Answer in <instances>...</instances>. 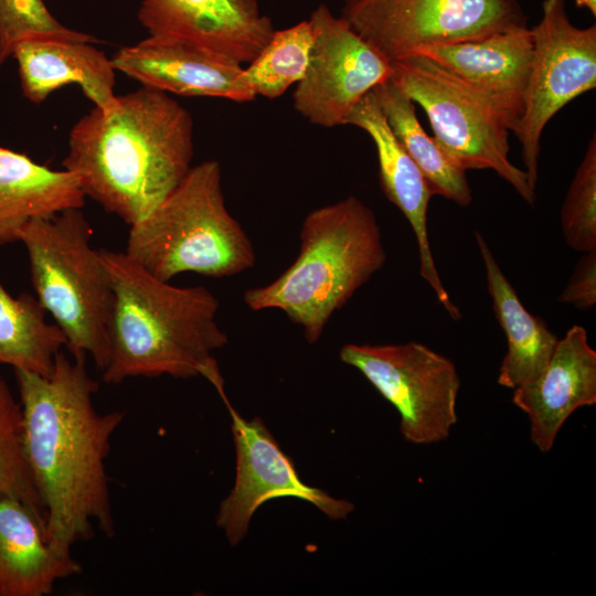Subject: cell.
<instances>
[{"instance_id": "2", "label": "cell", "mask_w": 596, "mask_h": 596, "mask_svg": "<svg viewBox=\"0 0 596 596\" xmlns=\"http://www.w3.org/2000/svg\"><path fill=\"white\" fill-rule=\"evenodd\" d=\"M117 97L114 111L93 107L73 126L62 163L85 196L130 226L191 169L194 125L190 111L162 91L141 85Z\"/></svg>"}, {"instance_id": "23", "label": "cell", "mask_w": 596, "mask_h": 596, "mask_svg": "<svg viewBox=\"0 0 596 596\" xmlns=\"http://www.w3.org/2000/svg\"><path fill=\"white\" fill-rule=\"evenodd\" d=\"M36 297L11 296L0 284V364L49 375L66 340L60 328L45 319Z\"/></svg>"}, {"instance_id": "26", "label": "cell", "mask_w": 596, "mask_h": 596, "mask_svg": "<svg viewBox=\"0 0 596 596\" xmlns=\"http://www.w3.org/2000/svg\"><path fill=\"white\" fill-rule=\"evenodd\" d=\"M567 245L579 253L596 249V136L590 138L561 209Z\"/></svg>"}, {"instance_id": "8", "label": "cell", "mask_w": 596, "mask_h": 596, "mask_svg": "<svg viewBox=\"0 0 596 596\" xmlns=\"http://www.w3.org/2000/svg\"><path fill=\"white\" fill-rule=\"evenodd\" d=\"M340 17L391 63L423 45L526 26L517 0H342Z\"/></svg>"}, {"instance_id": "11", "label": "cell", "mask_w": 596, "mask_h": 596, "mask_svg": "<svg viewBox=\"0 0 596 596\" xmlns=\"http://www.w3.org/2000/svg\"><path fill=\"white\" fill-rule=\"evenodd\" d=\"M316 36L304 78L296 84L294 107L313 125H344L356 104L391 78L392 63L374 50L327 4L310 14Z\"/></svg>"}, {"instance_id": "19", "label": "cell", "mask_w": 596, "mask_h": 596, "mask_svg": "<svg viewBox=\"0 0 596 596\" xmlns=\"http://www.w3.org/2000/svg\"><path fill=\"white\" fill-rule=\"evenodd\" d=\"M82 570L49 542L45 523L26 504L0 493V596H45Z\"/></svg>"}, {"instance_id": "9", "label": "cell", "mask_w": 596, "mask_h": 596, "mask_svg": "<svg viewBox=\"0 0 596 596\" xmlns=\"http://www.w3.org/2000/svg\"><path fill=\"white\" fill-rule=\"evenodd\" d=\"M340 360L358 369L397 411L401 433L415 445L443 441L457 422L460 377L451 360L409 341L344 344Z\"/></svg>"}, {"instance_id": "18", "label": "cell", "mask_w": 596, "mask_h": 596, "mask_svg": "<svg viewBox=\"0 0 596 596\" xmlns=\"http://www.w3.org/2000/svg\"><path fill=\"white\" fill-rule=\"evenodd\" d=\"M11 57L18 63L22 94L34 104L43 103L65 85L75 84L104 114L119 105L114 92L113 61L91 42L31 38L17 43Z\"/></svg>"}, {"instance_id": "7", "label": "cell", "mask_w": 596, "mask_h": 596, "mask_svg": "<svg viewBox=\"0 0 596 596\" xmlns=\"http://www.w3.org/2000/svg\"><path fill=\"white\" fill-rule=\"evenodd\" d=\"M391 81L426 113L434 139L458 168L490 169L529 204L535 190L524 170L509 159L510 127L471 88L423 55L392 62Z\"/></svg>"}, {"instance_id": "3", "label": "cell", "mask_w": 596, "mask_h": 596, "mask_svg": "<svg viewBox=\"0 0 596 596\" xmlns=\"http://www.w3.org/2000/svg\"><path fill=\"white\" fill-rule=\"evenodd\" d=\"M98 251L114 290L103 381L161 375L211 381L221 374L213 352L228 338L217 322V297L205 286L162 280L125 252Z\"/></svg>"}, {"instance_id": "1", "label": "cell", "mask_w": 596, "mask_h": 596, "mask_svg": "<svg viewBox=\"0 0 596 596\" xmlns=\"http://www.w3.org/2000/svg\"><path fill=\"white\" fill-rule=\"evenodd\" d=\"M14 373L25 456L45 509L49 542L71 552L94 536V525L111 538L115 520L105 461L125 414L97 412L93 395L98 383L85 356L70 360L60 351L49 375Z\"/></svg>"}, {"instance_id": "15", "label": "cell", "mask_w": 596, "mask_h": 596, "mask_svg": "<svg viewBox=\"0 0 596 596\" xmlns=\"http://www.w3.org/2000/svg\"><path fill=\"white\" fill-rule=\"evenodd\" d=\"M116 71L168 94L248 103L256 96L243 84V66L196 45L151 36L119 49Z\"/></svg>"}, {"instance_id": "29", "label": "cell", "mask_w": 596, "mask_h": 596, "mask_svg": "<svg viewBox=\"0 0 596 596\" xmlns=\"http://www.w3.org/2000/svg\"><path fill=\"white\" fill-rule=\"evenodd\" d=\"M575 4L579 9L588 10L594 17L596 15V0H575Z\"/></svg>"}, {"instance_id": "25", "label": "cell", "mask_w": 596, "mask_h": 596, "mask_svg": "<svg viewBox=\"0 0 596 596\" xmlns=\"http://www.w3.org/2000/svg\"><path fill=\"white\" fill-rule=\"evenodd\" d=\"M0 493L26 504L46 526L45 509L25 456L21 404L3 379H0Z\"/></svg>"}, {"instance_id": "17", "label": "cell", "mask_w": 596, "mask_h": 596, "mask_svg": "<svg viewBox=\"0 0 596 596\" xmlns=\"http://www.w3.org/2000/svg\"><path fill=\"white\" fill-rule=\"evenodd\" d=\"M344 125L364 130L373 140L377 153L380 185L385 196L412 226L418 245L421 276L428 283L450 318L459 320L460 310L453 304L443 285L428 241L427 209L433 193L417 166L392 132L372 92L356 104Z\"/></svg>"}, {"instance_id": "22", "label": "cell", "mask_w": 596, "mask_h": 596, "mask_svg": "<svg viewBox=\"0 0 596 596\" xmlns=\"http://www.w3.org/2000/svg\"><path fill=\"white\" fill-rule=\"evenodd\" d=\"M372 94L392 132L425 178L433 195H441L468 206L472 192L465 170L454 164L427 135L413 100L391 79L379 84Z\"/></svg>"}, {"instance_id": "10", "label": "cell", "mask_w": 596, "mask_h": 596, "mask_svg": "<svg viewBox=\"0 0 596 596\" xmlns=\"http://www.w3.org/2000/svg\"><path fill=\"white\" fill-rule=\"evenodd\" d=\"M533 54L517 136L524 171L535 190L541 137L565 105L596 87V24L574 25L566 0H543L540 21L530 29Z\"/></svg>"}, {"instance_id": "24", "label": "cell", "mask_w": 596, "mask_h": 596, "mask_svg": "<svg viewBox=\"0 0 596 596\" xmlns=\"http://www.w3.org/2000/svg\"><path fill=\"white\" fill-rule=\"evenodd\" d=\"M316 36L311 21L275 30L259 53L243 66L241 79L257 97L277 98L305 76Z\"/></svg>"}, {"instance_id": "21", "label": "cell", "mask_w": 596, "mask_h": 596, "mask_svg": "<svg viewBox=\"0 0 596 596\" xmlns=\"http://www.w3.org/2000/svg\"><path fill=\"white\" fill-rule=\"evenodd\" d=\"M475 238L485 265L492 309L508 342L498 383L515 390L542 372L558 338L540 317L525 309L480 232H475Z\"/></svg>"}, {"instance_id": "20", "label": "cell", "mask_w": 596, "mask_h": 596, "mask_svg": "<svg viewBox=\"0 0 596 596\" xmlns=\"http://www.w3.org/2000/svg\"><path fill=\"white\" fill-rule=\"evenodd\" d=\"M85 198L75 173L0 147V245L19 242V232L34 219L81 209Z\"/></svg>"}, {"instance_id": "28", "label": "cell", "mask_w": 596, "mask_h": 596, "mask_svg": "<svg viewBox=\"0 0 596 596\" xmlns=\"http://www.w3.org/2000/svg\"><path fill=\"white\" fill-rule=\"evenodd\" d=\"M583 254L557 300L585 311L596 304V249Z\"/></svg>"}, {"instance_id": "13", "label": "cell", "mask_w": 596, "mask_h": 596, "mask_svg": "<svg viewBox=\"0 0 596 596\" xmlns=\"http://www.w3.org/2000/svg\"><path fill=\"white\" fill-rule=\"evenodd\" d=\"M138 19L151 36L183 41L241 65L275 31L257 0H141Z\"/></svg>"}, {"instance_id": "16", "label": "cell", "mask_w": 596, "mask_h": 596, "mask_svg": "<svg viewBox=\"0 0 596 596\" xmlns=\"http://www.w3.org/2000/svg\"><path fill=\"white\" fill-rule=\"evenodd\" d=\"M512 403L529 418L531 441L550 451L567 418L596 404V351L585 328L574 324L557 340L542 372L513 390Z\"/></svg>"}, {"instance_id": "4", "label": "cell", "mask_w": 596, "mask_h": 596, "mask_svg": "<svg viewBox=\"0 0 596 596\" xmlns=\"http://www.w3.org/2000/svg\"><path fill=\"white\" fill-rule=\"evenodd\" d=\"M297 258L265 286L247 289L253 311L281 310L317 342L332 315L379 272L386 260L372 209L355 195L310 211L300 228Z\"/></svg>"}, {"instance_id": "6", "label": "cell", "mask_w": 596, "mask_h": 596, "mask_svg": "<svg viewBox=\"0 0 596 596\" xmlns=\"http://www.w3.org/2000/svg\"><path fill=\"white\" fill-rule=\"evenodd\" d=\"M81 209L30 221L20 232L35 297L55 320L73 358L91 355L103 371L114 290Z\"/></svg>"}, {"instance_id": "27", "label": "cell", "mask_w": 596, "mask_h": 596, "mask_svg": "<svg viewBox=\"0 0 596 596\" xmlns=\"http://www.w3.org/2000/svg\"><path fill=\"white\" fill-rule=\"evenodd\" d=\"M31 38L99 42L61 24L43 0H0V68L11 57L15 44Z\"/></svg>"}, {"instance_id": "12", "label": "cell", "mask_w": 596, "mask_h": 596, "mask_svg": "<svg viewBox=\"0 0 596 596\" xmlns=\"http://www.w3.org/2000/svg\"><path fill=\"white\" fill-rule=\"evenodd\" d=\"M232 417L236 451V478L230 494L222 501L216 524L231 545L246 535L254 512L274 498L292 497L316 505L331 520L347 519L354 510L348 500L306 485L291 459L283 451L264 422L243 418L230 404L224 390L219 392Z\"/></svg>"}, {"instance_id": "5", "label": "cell", "mask_w": 596, "mask_h": 596, "mask_svg": "<svg viewBox=\"0 0 596 596\" xmlns=\"http://www.w3.org/2000/svg\"><path fill=\"white\" fill-rule=\"evenodd\" d=\"M126 254L156 277H230L256 263L254 245L226 207L221 164L192 166L150 213L129 226Z\"/></svg>"}, {"instance_id": "14", "label": "cell", "mask_w": 596, "mask_h": 596, "mask_svg": "<svg viewBox=\"0 0 596 596\" xmlns=\"http://www.w3.org/2000/svg\"><path fill=\"white\" fill-rule=\"evenodd\" d=\"M533 54L528 26L455 43L429 44L413 55H423L462 82L492 105L513 131L524 106Z\"/></svg>"}]
</instances>
